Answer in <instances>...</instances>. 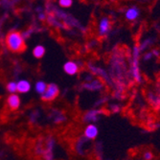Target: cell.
<instances>
[{"mask_svg":"<svg viewBox=\"0 0 160 160\" xmlns=\"http://www.w3.org/2000/svg\"><path fill=\"white\" fill-rule=\"evenodd\" d=\"M142 51L140 50L139 44H135L132 50V58H130L129 64V74L132 81L136 83L142 82V73L140 69V57Z\"/></svg>","mask_w":160,"mask_h":160,"instance_id":"6da1fadb","label":"cell"},{"mask_svg":"<svg viewBox=\"0 0 160 160\" xmlns=\"http://www.w3.org/2000/svg\"><path fill=\"white\" fill-rule=\"evenodd\" d=\"M6 45L12 52L20 53L25 50V38L19 32H11L6 37Z\"/></svg>","mask_w":160,"mask_h":160,"instance_id":"7a4b0ae2","label":"cell"},{"mask_svg":"<svg viewBox=\"0 0 160 160\" xmlns=\"http://www.w3.org/2000/svg\"><path fill=\"white\" fill-rule=\"evenodd\" d=\"M55 139L50 137L48 138L44 144H39L36 147V153L40 155L43 160H54L55 159Z\"/></svg>","mask_w":160,"mask_h":160,"instance_id":"3957f363","label":"cell"},{"mask_svg":"<svg viewBox=\"0 0 160 160\" xmlns=\"http://www.w3.org/2000/svg\"><path fill=\"white\" fill-rule=\"evenodd\" d=\"M59 93H60L59 87L54 83H51L47 85L46 90L41 94V99L44 102H51L58 97Z\"/></svg>","mask_w":160,"mask_h":160,"instance_id":"277c9868","label":"cell"},{"mask_svg":"<svg viewBox=\"0 0 160 160\" xmlns=\"http://www.w3.org/2000/svg\"><path fill=\"white\" fill-rule=\"evenodd\" d=\"M110 30H111V20L107 17L102 18L99 21V24H98V34H99V36L100 37H106L108 35Z\"/></svg>","mask_w":160,"mask_h":160,"instance_id":"5b68a950","label":"cell"},{"mask_svg":"<svg viewBox=\"0 0 160 160\" xmlns=\"http://www.w3.org/2000/svg\"><path fill=\"white\" fill-rule=\"evenodd\" d=\"M124 16L128 22H134L140 18V9L137 6H130L125 11Z\"/></svg>","mask_w":160,"mask_h":160,"instance_id":"8992f818","label":"cell"},{"mask_svg":"<svg viewBox=\"0 0 160 160\" xmlns=\"http://www.w3.org/2000/svg\"><path fill=\"white\" fill-rule=\"evenodd\" d=\"M98 134H99V128L93 123H90V124L87 125L85 127L84 130H83V135H84V137L87 140H94V139H96Z\"/></svg>","mask_w":160,"mask_h":160,"instance_id":"52a82bcc","label":"cell"},{"mask_svg":"<svg viewBox=\"0 0 160 160\" xmlns=\"http://www.w3.org/2000/svg\"><path fill=\"white\" fill-rule=\"evenodd\" d=\"M7 106L11 110H17L20 106V98L18 95L12 93L7 98Z\"/></svg>","mask_w":160,"mask_h":160,"instance_id":"ba28073f","label":"cell"},{"mask_svg":"<svg viewBox=\"0 0 160 160\" xmlns=\"http://www.w3.org/2000/svg\"><path fill=\"white\" fill-rule=\"evenodd\" d=\"M63 70L67 75L74 76L79 72V65L77 62H75L73 61H69V62H66L64 63Z\"/></svg>","mask_w":160,"mask_h":160,"instance_id":"9c48e42d","label":"cell"},{"mask_svg":"<svg viewBox=\"0 0 160 160\" xmlns=\"http://www.w3.org/2000/svg\"><path fill=\"white\" fill-rule=\"evenodd\" d=\"M101 114H102V111L99 110V109H93V110H90L87 112L84 117H83V120L87 123H94L96 121L99 120V118L101 117Z\"/></svg>","mask_w":160,"mask_h":160,"instance_id":"30bf717a","label":"cell"},{"mask_svg":"<svg viewBox=\"0 0 160 160\" xmlns=\"http://www.w3.org/2000/svg\"><path fill=\"white\" fill-rule=\"evenodd\" d=\"M18 92L19 93H27L31 89V83L26 80H21L17 82Z\"/></svg>","mask_w":160,"mask_h":160,"instance_id":"8fae6325","label":"cell"},{"mask_svg":"<svg viewBox=\"0 0 160 160\" xmlns=\"http://www.w3.org/2000/svg\"><path fill=\"white\" fill-rule=\"evenodd\" d=\"M149 103L152 105L154 109L160 110V95H155V94H149L148 96Z\"/></svg>","mask_w":160,"mask_h":160,"instance_id":"7c38bea8","label":"cell"},{"mask_svg":"<svg viewBox=\"0 0 160 160\" xmlns=\"http://www.w3.org/2000/svg\"><path fill=\"white\" fill-rule=\"evenodd\" d=\"M45 54V48L42 45H37L33 50V55L37 59H40Z\"/></svg>","mask_w":160,"mask_h":160,"instance_id":"4fadbf2b","label":"cell"},{"mask_svg":"<svg viewBox=\"0 0 160 160\" xmlns=\"http://www.w3.org/2000/svg\"><path fill=\"white\" fill-rule=\"evenodd\" d=\"M35 88H36V91L38 93V94H42L43 92H44L47 88V84L44 82H42V81H38L37 82L36 85H35Z\"/></svg>","mask_w":160,"mask_h":160,"instance_id":"5bb4252c","label":"cell"},{"mask_svg":"<svg viewBox=\"0 0 160 160\" xmlns=\"http://www.w3.org/2000/svg\"><path fill=\"white\" fill-rule=\"evenodd\" d=\"M7 90L10 93H16L18 92V86H17V82H11L7 84Z\"/></svg>","mask_w":160,"mask_h":160,"instance_id":"9a60e30c","label":"cell"},{"mask_svg":"<svg viewBox=\"0 0 160 160\" xmlns=\"http://www.w3.org/2000/svg\"><path fill=\"white\" fill-rule=\"evenodd\" d=\"M152 44V40L151 39H145L144 41H142L140 44H139V47H140V50L143 52L145 49H147L151 46Z\"/></svg>","mask_w":160,"mask_h":160,"instance_id":"2e32d148","label":"cell"},{"mask_svg":"<svg viewBox=\"0 0 160 160\" xmlns=\"http://www.w3.org/2000/svg\"><path fill=\"white\" fill-rule=\"evenodd\" d=\"M59 4L62 8H69L73 4V0H59Z\"/></svg>","mask_w":160,"mask_h":160,"instance_id":"e0dca14e","label":"cell"},{"mask_svg":"<svg viewBox=\"0 0 160 160\" xmlns=\"http://www.w3.org/2000/svg\"><path fill=\"white\" fill-rule=\"evenodd\" d=\"M153 57H154V55H153V53L152 51L151 52H146L143 55V60L145 62H149V61L153 59Z\"/></svg>","mask_w":160,"mask_h":160,"instance_id":"ac0fdd59","label":"cell"},{"mask_svg":"<svg viewBox=\"0 0 160 160\" xmlns=\"http://www.w3.org/2000/svg\"><path fill=\"white\" fill-rule=\"evenodd\" d=\"M143 158H144V160H152L153 154L152 152H145L143 154Z\"/></svg>","mask_w":160,"mask_h":160,"instance_id":"d6986e66","label":"cell"},{"mask_svg":"<svg viewBox=\"0 0 160 160\" xmlns=\"http://www.w3.org/2000/svg\"><path fill=\"white\" fill-rule=\"evenodd\" d=\"M120 109H121L120 107L117 106V105H113V106H111V111H112V112H119Z\"/></svg>","mask_w":160,"mask_h":160,"instance_id":"ffe728a7","label":"cell"}]
</instances>
